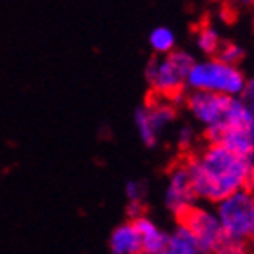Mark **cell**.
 I'll use <instances>...</instances> for the list:
<instances>
[{
  "mask_svg": "<svg viewBox=\"0 0 254 254\" xmlns=\"http://www.w3.org/2000/svg\"><path fill=\"white\" fill-rule=\"evenodd\" d=\"M198 201L218 203L249 187L253 160L242 158L220 143H207L186 160Z\"/></svg>",
  "mask_w": 254,
  "mask_h": 254,
  "instance_id": "1",
  "label": "cell"
},
{
  "mask_svg": "<svg viewBox=\"0 0 254 254\" xmlns=\"http://www.w3.org/2000/svg\"><path fill=\"white\" fill-rule=\"evenodd\" d=\"M196 59L186 49H175L165 57H154L145 67V80L154 96L167 98L180 107L186 104L187 76Z\"/></svg>",
  "mask_w": 254,
  "mask_h": 254,
  "instance_id": "2",
  "label": "cell"
},
{
  "mask_svg": "<svg viewBox=\"0 0 254 254\" xmlns=\"http://www.w3.org/2000/svg\"><path fill=\"white\" fill-rule=\"evenodd\" d=\"M247 78L238 65H229L220 59H201L192 64L187 76V89L211 95L240 98Z\"/></svg>",
  "mask_w": 254,
  "mask_h": 254,
  "instance_id": "3",
  "label": "cell"
},
{
  "mask_svg": "<svg viewBox=\"0 0 254 254\" xmlns=\"http://www.w3.org/2000/svg\"><path fill=\"white\" fill-rule=\"evenodd\" d=\"M236 104H238V98L189 91L186 95L184 107H187L192 120L201 126L207 143H214L220 131L229 122Z\"/></svg>",
  "mask_w": 254,
  "mask_h": 254,
  "instance_id": "4",
  "label": "cell"
},
{
  "mask_svg": "<svg viewBox=\"0 0 254 254\" xmlns=\"http://www.w3.org/2000/svg\"><path fill=\"white\" fill-rule=\"evenodd\" d=\"M216 216L223 233L254 244V189L245 187L216 203Z\"/></svg>",
  "mask_w": 254,
  "mask_h": 254,
  "instance_id": "5",
  "label": "cell"
},
{
  "mask_svg": "<svg viewBox=\"0 0 254 254\" xmlns=\"http://www.w3.org/2000/svg\"><path fill=\"white\" fill-rule=\"evenodd\" d=\"M164 203L165 209L178 220L186 216L194 205H198L192 178L186 162H178L171 167L164 190Z\"/></svg>",
  "mask_w": 254,
  "mask_h": 254,
  "instance_id": "6",
  "label": "cell"
},
{
  "mask_svg": "<svg viewBox=\"0 0 254 254\" xmlns=\"http://www.w3.org/2000/svg\"><path fill=\"white\" fill-rule=\"evenodd\" d=\"M180 223L190 231V234L196 238L203 254H211L212 247L220 236L223 234V229L220 225V220L216 216V211L209 205H194L182 218Z\"/></svg>",
  "mask_w": 254,
  "mask_h": 254,
  "instance_id": "7",
  "label": "cell"
},
{
  "mask_svg": "<svg viewBox=\"0 0 254 254\" xmlns=\"http://www.w3.org/2000/svg\"><path fill=\"white\" fill-rule=\"evenodd\" d=\"M134 229H136L138 236H140V244H142V253H164L169 233H165L158 227V223L151 220L149 216H140L136 220H131Z\"/></svg>",
  "mask_w": 254,
  "mask_h": 254,
  "instance_id": "8",
  "label": "cell"
},
{
  "mask_svg": "<svg viewBox=\"0 0 254 254\" xmlns=\"http://www.w3.org/2000/svg\"><path fill=\"white\" fill-rule=\"evenodd\" d=\"M111 254H142V244L132 222L120 223L109 236Z\"/></svg>",
  "mask_w": 254,
  "mask_h": 254,
  "instance_id": "9",
  "label": "cell"
},
{
  "mask_svg": "<svg viewBox=\"0 0 254 254\" xmlns=\"http://www.w3.org/2000/svg\"><path fill=\"white\" fill-rule=\"evenodd\" d=\"M143 107L147 111V117L151 120V124H153L154 131L158 134L162 131H165L169 126H173L176 120V115H178V107L173 102L154 95L149 98V102Z\"/></svg>",
  "mask_w": 254,
  "mask_h": 254,
  "instance_id": "10",
  "label": "cell"
},
{
  "mask_svg": "<svg viewBox=\"0 0 254 254\" xmlns=\"http://www.w3.org/2000/svg\"><path fill=\"white\" fill-rule=\"evenodd\" d=\"M164 254H203L196 238L190 234L187 227L178 223L173 233H169V240L165 245Z\"/></svg>",
  "mask_w": 254,
  "mask_h": 254,
  "instance_id": "11",
  "label": "cell"
},
{
  "mask_svg": "<svg viewBox=\"0 0 254 254\" xmlns=\"http://www.w3.org/2000/svg\"><path fill=\"white\" fill-rule=\"evenodd\" d=\"M194 42H196V48L200 49V53L205 55V59H212V57L218 55L223 40H222V35H220V29L214 24H211V22H205V24H201L196 29Z\"/></svg>",
  "mask_w": 254,
  "mask_h": 254,
  "instance_id": "12",
  "label": "cell"
},
{
  "mask_svg": "<svg viewBox=\"0 0 254 254\" xmlns=\"http://www.w3.org/2000/svg\"><path fill=\"white\" fill-rule=\"evenodd\" d=\"M149 46L156 53V57H165V55L173 53L176 49L175 31L167 26L154 27L153 31L149 33Z\"/></svg>",
  "mask_w": 254,
  "mask_h": 254,
  "instance_id": "13",
  "label": "cell"
},
{
  "mask_svg": "<svg viewBox=\"0 0 254 254\" xmlns=\"http://www.w3.org/2000/svg\"><path fill=\"white\" fill-rule=\"evenodd\" d=\"M132 122H134V127H136V132L140 140H142L143 145H147V147H154L156 143H158V138L160 134L154 131L153 124L149 120L147 117V111H145V107L140 106L134 109V115H132Z\"/></svg>",
  "mask_w": 254,
  "mask_h": 254,
  "instance_id": "14",
  "label": "cell"
},
{
  "mask_svg": "<svg viewBox=\"0 0 254 254\" xmlns=\"http://www.w3.org/2000/svg\"><path fill=\"white\" fill-rule=\"evenodd\" d=\"M211 254H253V249H251V244H247L244 240L223 233L220 240L214 244Z\"/></svg>",
  "mask_w": 254,
  "mask_h": 254,
  "instance_id": "15",
  "label": "cell"
},
{
  "mask_svg": "<svg viewBox=\"0 0 254 254\" xmlns=\"http://www.w3.org/2000/svg\"><path fill=\"white\" fill-rule=\"evenodd\" d=\"M244 57H245V49L236 42H223L216 55V59L229 64V65H238L244 60Z\"/></svg>",
  "mask_w": 254,
  "mask_h": 254,
  "instance_id": "16",
  "label": "cell"
},
{
  "mask_svg": "<svg viewBox=\"0 0 254 254\" xmlns=\"http://www.w3.org/2000/svg\"><path fill=\"white\" fill-rule=\"evenodd\" d=\"M198 142V132L190 124H184V126L176 131V145L180 147V151H190Z\"/></svg>",
  "mask_w": 254,
  "mask_h": 254,
  "instance_id": "17",
  "label": "cell"
},
{
  "mask_svg": "<svg viewBox=\"0 0 254 254\" xmlns=\"http://www.w3.org/2000/svg\"><path fill=\"white\" fill-rule=\"evenodd\" d=\"M147 194V186L142 180H129L126 184V198L127 203H143Z\"/></svg>",
  "mask_w": 254,
  "mask_h": 254,
  "instance_id": "18",
  "label": "cell"
},
{
  "mask_svg": "<svg viewBox=\"0 0 254 254\" xmlns=\"http://www.w3.org/2000/svg\"><path fill=\"white\" fill-rule=\"evenodd\" d=\"M249 187L254 189V160H253V171H251V182H249Z\"/></svg>",
  "mask_w": 254,
  "mask_h": 254,
  "instance_id": "19",
  "label": "cell"
},
{
  "mask_svg": "<svg viewBox=\"0 0 254 254\" xmlns=\"http://www.w3.org/2000/svg\"><path fill=\"white\" fill-rule=\"evenodd\" d=\"M142 254H149V253H142ZM154 254H164V253H154Z\"/></svg>",
  "mask_w": 254,
  "mask_h": 254,
  "instance_id": "20",
  "label": "cell"
}]
</instances>
